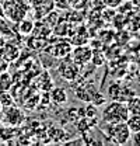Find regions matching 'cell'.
I'll use <instances>...</instances> for the list:
<instances>
[{
	"instance_id": "1",
	"label": "cell",
	"mask_w": 140,
	"mask_h": 146,
	"mask_svg": "<svg viewBox=\"0 0 140 146\" xmlns=\"http://www.w3.org/2000/svg\"><path fill=\"white\" fill-rule=\"evenodd\" d=\"M129 111L127 107L123 101H116L114 100L112 103H109L102 111V121L108 124H118V122H125L129 117Z\"/></svg>"
},
{
	"instance_id": "2",
	"label": "cell",
	"mask_w": 140,
	"mask_h": 146,
	"mask_svg": "<svg viewBox=\"0 0 140 146\" xmlns=\"http://www.w3.org/2000/svg\"><path fill=\"white\" fill-rule=\"evenodd\" d=\"M28 3L25 0H4L3 4V14L13 23H18L20 20L27 16L28 13Z\"/></svg>"
},
{
	"instance_id": "3",
	"label": "cell",
	"mask_w": 140,
	"mask_h": 146,
	"mask_svg": "<svg viewBox=\"0 0 140 146\" xmlns=\"http://www.w3.org/2000/svg\"><path fill=\"white\" fill-rule=\"evenodd\" d=\"M105 124V131L106 135L111 138V141L116 145H125L130 141L132 138V132L129 131V128L126 125V122H118V124Z\"/></svg>"
},
{
	"instance_id": "4",
	"label": "cell",
	"mask_w": 140,
	"mask_h": 146,
	"mask_svg": "<svg viewBox=\"0 0 140 146\" xmlns=\"http://www.w3.org/2000/svg\"><path fill=\"white\" fill-rule=\"evenodd\" d=\"M1 111L3 112L0 114V118H1V121L6 125L18 127V125H21L24 122V112L18 107H16L14 104L10 106V107H4Z\"/></svg>"
},
{
	"instance_id": "5",
	"label": "cell",
	"mask_w": 140,
	"mask_h": 146,
	"mask_svg": "<svg viewBox=\"0 0 140 146\" xmlns=\"http://www.w3.org/2000/svg\"><path fill=\"white\" fill-rule=\"evenodd\" d=\"M80 65H77L73 60H65L59 65V74L66 82H74L80 76Z\"/></svg>"
},
{
	"instance_id": "6",
	"label": "cell",
	"mask_w": 140,
	"mask_h": 146,
	"mask_svg": "<svg viewBox=\"0 0 140 146\" xmlns=\"http://www.w3.org/2000/svg\"><path fill=\"white\" fill-rule=\"evenodd\" d=\"M91 58H92V49L86 45H79L77 48H74L71 51V60L80 66L90 63Z\"/></svg>"
},
{
	"instance_id": "7",
	"label": "cell",
	"mask_w": 140,
	"mask_h": 146,
	"mask_svg": "<svg viewBox=\"0 0 140 146\" xmlns=\"http://www.w3.org/2000/svg\"><path fill=\"white\" fill-rule=\"evenodd\" d=\"M20 55H21V49L18 48V45L14 44V42H4L1 45V48H0V56L4 60H7L9 63L17 60L20 58Z\"/></svg>"
},
{
	"instance_id": "8",
	"label": "cell",
	"mask_w": 140,
	"mask_h": 146,
	"mask_svg": "<svg viewBox=\"0 0 140 146\" xmlns=\"http://www.w3.org/2000/svg\"><path fill=\"white\" fill-rule=\"evenodd\" d=\"M49 100L56 106H62L67 103V93L63 87H52L49 93Z\"/></svg>"
},
{
	"instance_id": "9",
	"label": "cell",
	"mask_w": 140,
	"mask_h": 146,
	"mask_svg": "<svg viewBox=\"0 0 140 146\" xmlns=\"http://www.w3.org/2000/svg\"><path fill=\"white\" fill-rule=\"evenodd\" d=\"M36 87L42 91H48L53 87V82L51 74L48 72H42L39 76H36Z\"/></svg>"
},
{
	"instance_id": "10",
	"label": "cell",
	"mask_w": 140,
	"mask_h": 146,
	"mask_svg": "<svg viewBox=\"0 0 140 146\" xmlns=\"http://www.w3.org/2000/svg\"><path fill=\"white\" fill-rule=\"evenodd\" d=\"M17 127H11V125H1L0 127V139H1V142H10L14 136H17Z\"/></svg>"
},
{
	"instance_id": "11",
	"label": "cell",
	"mask_w": 140,
	"mask_h": 146,
	"mask_svg": "<svg viewBox=\"0 0 140 146\" xmlns=\"http://www.w3.org/2000/svg\"><path fill=\"white\" fill-rule=\"evenodd\" d=\"M71 52V45L69 42H62L59 45H53V52L52 56L53 58H66L67 55Z\"/></svg>"
},
{
	"instance_id": "12",
	"label": "cell",
	"mask_w": 140,
	"mask_h": 146,
	"mask_svg": "<svg viewBox=\"0 0 140 146\" xmlns=\"http://www.w3.org/2000/svg\"><path fill=\"white\" fill-rule=\"evenodd\" d=\"M34 21H31V20H25V18H22V20H20L18 21V34L20 35H31L32 33H34Z\"/></svg>"
},
{
	"instance_id": "13",
	"label": "cell",
	"mask_w": 140,
	"mask_h": 146,
	"mask_svg": "<svg viewBox=\"0 0 140 146\" xmlns=\"http://www.w3.org/2000/svg\"><path fill=\"white\" fill-rule=\"evenodd\" d=\"M125 104H126V107H127L129 114H132V115H140V97L132 96L130 98L126 100Z\"/></svg>"
},
{
	"instance_id": "14",
	"label": "cell",
	"mask_w": 140,
	"mask_h": 146,
	"mask_svg": "<svg viewBox=\"0 0 140 146\" xmlns=\"http://www.w3.org/2000/svg\"><path fill=\"white\" fill-rule=\"evenodd\" d=\"M125 122H126V125H127L129 131H130L132 133L140 132V115H132V114H130Z\"/></svg>"
},
{
	"instance_id": "15",
	"label": "cell",
	"mask_w": 140,
	"mask_h": 146,
	"mask_svg": "<svg viewBox=\"0 0 140 146\" xmlns=\"http://www.w3.org/2000/svg\"><path fill=\"white\" fill-rule=\"evenodd\" d=\"M14 104V96L13 93L9 90H0V106L4 107H10Z\"/></svg>"
},
{
	"instance_id": "16",
	"label": "cell",
	"mask_w": 140,
	"mask_h": 146,
	"mask_svg": "<svg viewBox=\"0 0 140 146\" xmlns=\"http://www.w3.org/2000/svg\"><path fill=\"white\" fill-rule=\"evenodd\" d=\"M11 87V79L7 72L0 73V90H9Z\"/></svg>"
},
{
	"instance_id": "17",
	"label": "cell",
	"mask_w": 140,
	"mask_h": 146,
	"mask_svg": "<svg viewBox=\"0 0 140 146\" xmlns=\"http://www.w3.org/2000/svg\"><path fill=\"white\" fill-rule=\"evenodd\" d=\"M7 34H13V28L10 25V23L1 21L0 20V35H7Z\"/></svg>"
},
{
	"instance_id": "18",
	"label": "cell",
	"mask_w": 140,
	"mask_h": 146,
	"mask_svg": "<svg viewBox=\"0 0 140 146\" xmlns=\"http://www.w3.org/2000/svg\"><path fill=\"white\" fill-rule=\"evenodd\" d=\"M97 115H98L97 106L91 104V106H87V108H84V117H87V118H95Z\"/></svg>"
},
{
	"instance_id": "19",
	"label": "cell",
	"mask_w": 140,
	"mask_h": 146,
	"mask_svg": "<svg viewBox=\"0 0 140 146\" xmlns=\"http://www.w3.org/2000/svg\"><path fill=\"white\" fill-rule=\"evenodd\" d=\"M9 62L7 60H4L1 56H0V73H4V72H7V69H9Z\"/></svg>"
},
{
	"instance_id": "20",
	"label": "cell",
	"mask_w": 140,
	"mask_h": 146,
	"mask_svg": "<svg viewBox=\"0 0 140 146\" xmlns=\"http://www.w3.org/2000/svg\"><path fill=\"white\" fill-rule=\"evenodd\" d=\"M132 136H133V143L135 145H140V132L132 133Z\"/></svg>"
},
{
	"instance_id": "21",
	"label": "cell",
	"mask_w": 140,
	"mask_h": 146,
	"mask_svg": "<svg viewBox=\"0 0 140 146\" xmlns=\"http://www.w3.org/2000/svg\"><path fill=\"white\" fill-rule=\"evenodd\" d=\"M4 42H6V39H4V36H3V35H0V48H1V45H3Z\"/></svg>"
},
{
	"instance_id": "22",
	"label": "cell",
	"mask_w": 140,
	"mask_h": 146,
	"mask_svg": "<svg viewBox=\"0 0 140 146\" xmlns=\"http://www.w3.org/2000/svg\"><path fill=\"white\" fill-rule=\"evenodd\" d=\"M133 3H135L136 6H139V7H140V0H133Z\"/></svg>"
},
{
	"instance_id": "23",
	"label": "cell",
	"mask_w": 140,
	"mask_h": 146,
	"mask_svg": "<svg viewBox=\"0 0 140 146\" xmlns=\"http://www.w3.org/2000/svg\"><path fill=\"white\" fill-rule=\"evenodd\" d=\"M1 125H3V121H1V118H0V127H1Z\"/></svg>"
},
{
	"instance_id": "24",
	"label": "cell",
	"mask_w": 140,
	"mask_h": 146,
	"mask_svg": "<svg viewBox=\"0 0 140 146\" xmlns=\"http://www.w3.org/2000/svg\"><path fill=\"white\" fill-rule=\"evenodd\" d=\"M1 110H3V107H1V106H0V114H1Z\"/></svg>"
},
{
	"instance_id": "25",
	"label": "cell",
	"mask_w": 140,
	"mask_h": 146,
	"mask_svg": "<svg viewBox=\"0 0 140 146\" xmlns=\"http://www.w3.org/2000/svg\"><path fill=\"white\" fill-rule=\"evenodd\" d=\"M3 1H4V0H3Z\"/></svg>"
}]
</instances>
